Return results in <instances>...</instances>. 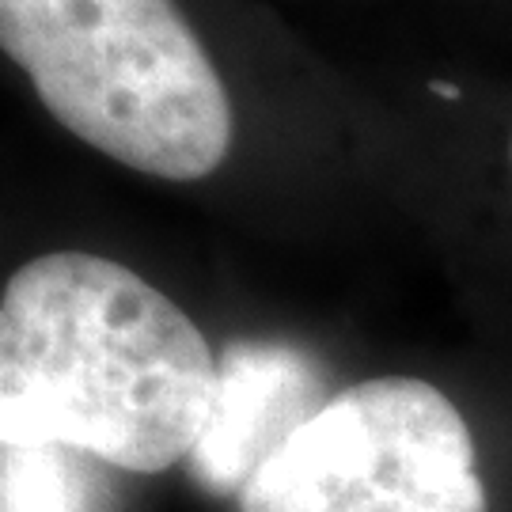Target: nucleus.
<instances>
[{
    "label": "nucleus",
    "instance_id": "obj_6",
    "mask_svg": "<svg viewBox=\"0 0 512 512\" xmlns=\"http://www.w3.org/2000/svg\"><path fill=\"white\" fill-rule=\"evenodd\" d=\"M433 92H437V95H444V99H456V95H459V88H452V84H433Z\"/></svg>",
    "mask_w": 512,
    "mask_h": 512
},
{
    "label": "nucleus",
    "instance_id": "obj_1",
    "mask_svg": "<svg viewBox=\"0 0 512 512\" xmlns=\"http://www.w3.org/2000/svg\"><path fill=\"white\" fill-rule=\"evenodd\" d=\"M217 357L175 300L114 258L57 251L0 300V448H65L156 475L190 459Z\"/></svg>",
    "mask_w": 512,
    "mask_h": 512
},
{
    "label": "nucleus",
    "instance_id": "obj_7",
    "mask_svg": "<svg viewBox=\"0 0 512 512\" xmlns=\"http://www.w3.org/2000/svg\"><path fill=\"white\" fill-rule=\"evenodd\" d=\"M509 160H512V141H509Z\"/></svg>",
    "mask_w": 512,
    "mask_h": 512
},
{
    "label": "nucleus",
    "instance_id": "obj_2",
    "mask_svg": "<svg viewBox=\"0 0 512 512\" xmlns=\"http://www.w3.org/2000/svg\"><path fill=\"white\" fill-rule=\"evenodd\" d=\"M4 54L84 145L156 179H205L232 103L171 0H0Z\"/></svg>",
    "mask_w": 512,
    "mask_h": 512
},
{
    "label": "nucleus",
    "instance_id": "obj_3",
    "mask_svg": "<svg viewBox=\"0 0 512 512\" xmlns=\"http://www.w3.org/2000/svg\"><path fill=\"white\" fill-rule=\"evenodd\" d=\"M239 512L490 509L456 403L414 376H380L330 395L243 486Z\"/></svg>",
    "mask_w": 512,
    "mask_h": 512
},
{
    "label": "nucleus",
    "instance_id": "obj_5",
    "mask_svg": "<svg viewBox=\"0 0 512 512\" xmlns=\"http://www.w3.org/2000/svg\"><path fill=\"white\" fill-rule=\"evenodd\" d=\"M0 459L4 512H88L65 448H4Z\"/></svg>",
    "mask_w": 512,
    "mask_h": 512
},
{
    "label": "nucleus",
    "instance_id": "obj_4",
    "mask_svg": "<svg viewBox=\"0 0 512 512\" xmlns=\"http://www.w3.org/2000/svg\"><path fill=\"white\" fill-rule=\"evenodd\" d=\"M323 372L281 342H232L217 357V403L190 471L209 494H243L258 467L323 410Z\"/></svg>",
    "mask_w": 512,
    "mask_h": 512
}]
</instances>
